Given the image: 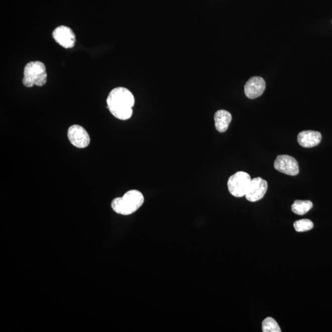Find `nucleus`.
Returning a JSON list of instances; mask_svg holds the SVG:
<instances>
[{
	"instance_id": "1",
	"label": "nucleus",
	"mask_w": 332,
	"mask_h": 332,
	"mask_svg": "<svg viewBox=\"0 0 332 332\" xmlns=\"http://www.w3.org/2000/svg\"><path fill=\"white\" fill-rule=\"evenodd\" d=\"M110 113L120 120H127L133 115L135 98L130 90L119 87L112 90L106 99Z\"/></svg>"
},
{
	"instance_id": "2",
	"label": "nucleus",
	"mask_w": 332,
	"mask_h": 332,
	"mask_svg": "<svg viewBox=\"0 0 332 332\" xmlns=\"http://www.w3.org/2000/svg\"><path fill=\"white\" fill-rule=\"evenodd\" d=\"M144 200L141 191L131 190L126 192L123 197L115 198L112 202V208L120 215H130L142 206Z\"/></svg>"
},
{
	"instance_id": "3",
	"label": "nucleus",
	"mask_w": 332,
	"mask_h": 332,
	"mask_svg": "<svg viewBox=\"0 0 332 332\" xmlns=\"http://www.w3.org/2000/svg\"><path fill=\"white\" fill-rule=\"evenodd\" d=\"M47 71L42 62L32 61L24 68L23 83L27 87L43 86L47 82Z\"/></svg>"
},
{
	"instance_id": "4",
	"label": "nucleus",
	"mask_w": 332,
	"mask_h": 332,
	"mask_svg": "<svg viewBox=\"0 0 332 332\" xmlns=\"http://www.w3.org/2000/svg\"><path fill=\"white\" fill-rule=\"evenodd\" d=\"M251 180L248 173L243 171L235 173L228 180V188L230 194L237 197L245 196Z\"/></svg>"
},
{
	"instance_id": "5",
	"label": "nucleus",
	"mask_w": 332,
	"mask_h": 332,
	"mask_svg": "<svg viewBox=\"0 0 332 332\" xmlns=\"http://www.w3.org/2000/svg\"><path fill=\"white\" fill-rule=\"evenodd\" d=\"M68 138L74 147L84 149L88 147L90 139L88 133L83 127L78 125L71 126L68 128Z\"/></svg>"
},
{
	"instance_id": "6",
	"label": "nucleus",
	"mask_w": 332,
	"mask_h": 332,
	"mask_svg": "<svg viewBox=\"0 0 332 332\" xmlns=\"http://www.w3.org/2000/svg\"><path fill=\"white\" fill-rule=\"evenodd\" d=\"M274 168L283 174L295 176L299 173V165L297 160L289 155H279L274 164Z\"/></svg>"
},
{
	"instance_id": "7",
	"label": "nucleus",
	"mask_w": 332,
	"mask_h": 332,
	"mask_svg": "<svg viewBox=\"0 0 332 332\" xmlns=\"http://www.w3.org/2000/svg\"><path fill=\"white\" fill-rule=\"evenodd\" d=\"M267 190V181L261 177L254 178L250 183L245 196L250 202H257L264 197Z\"/></svg>"
},
{
	"instance_id": "8",
	"label": "nucleus",
	"mask_w": 332,
	"mask_h": 332,
	"mask_svg": "<svg viewBox=\"0 0 332 332\" xmlns=\"http://www.w3.org/2000/svg\"><path fill=\"white\" fill-rule=\"evenodd\" d=\"M53 37L64 48H72L75 45L76 36L70 27L65 26L57 27L53 32Z\"/></svg>"
},
{
	"instance_id": "9",
	"label": "nucleus",
	"mask_w": 332,
	"mask_h": 332,
	"mask_svg": "<svg viewBox=\"0 0 332 332\" xmlns=\"http://www.w3.org/2000/svg\"><path fill=\"white\" fill-rule=\"evenodd\" d=\"M266 88V83L260 76L250 78L244 86V93L249 98L254 99L263 94Z\"/></svg>"
},
{
	"instance_id": "10",
	"label": "nucleus",
	"mask_w": 332,
	"mask_h": 332,
	"mask_svg": "<svg viewBox=\"0 0 332 332\" xmlns=\"http://www.w3.org/2000/svg\"><path fill=\"white\" fill-rule=\"evenodd\" d=\"M322 140L319 132L304 131L299 133L297 137L298 144L304 148H312L319 145Z\"/></svg>"
},
{
	"instance_id": "11",
	"label": "nucleus",
	"mask_w": 332,
	"mask_h": 332,
	"mask_svg": "<svg viewBox=\"0 0 332 332\" xmlns=\"http://www.w3.org/2000/svg\"><path fill=\"white\" fill-rule=\"evenodd\" d=\"M214 120L216 130L219 133H225L232 122V116L229 112L219 109L214 115Z\"/></svg>"
},
{
	"instance_id": "12",
	"label": "nucleus",
	"mask_w": 332,
	"mask_h": 332,
	"mask_svg": "<svg viewBox=\"0 0 332 332\" xmlns=\"http://www.w3.org/2000/svg\"><path fill=\"white\" fill-rule=\"evenodd\" d=\"M313 204L310 201L296 200L292 205V212L298 215H303L311 209Z\"/></svg>"
},
{
	"instance_id": "13",
	"label": "nucleus",
	"mask_w": 332,
	"mask_h": 332,
	"mask_svg": "<svg viewBox=\"0 0 332 332\" xmlns=\"http://www.w3.org/2000/svg\"><path fill=\"white\" fill-rule=\"evenodd\" d=\"M263 332H281V329L278 322L272 317H268L263 320L262 322Z\"/></svg>"
},
{
	"instance_id": "14",
	"label": "nucleus",
	"mask_w": 332,
	"mask_h": 332,
	"mask_svg": "<svg viewBox=\"0 0 332 332\" xmlns=\"http://www.w3.org/2000/svg\"><path fill=\"white\" fill-rule=\"evenodd\" d=\"M293 227L296 232H305L313 229L314 224L310 219H301L295 222Z\"/></svg>"
}]
</instances>
